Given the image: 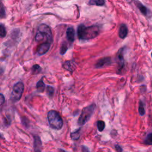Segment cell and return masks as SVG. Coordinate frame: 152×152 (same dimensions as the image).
<instances>
[{"label": "cell", "instance_id": "cell-16", "mask_svg": "<svg viewBox=\"0 0 152 152\" xmlns=\"http://www.w3.org/2000/svg\"><path fill=\"white\" fill-rule=\"evenodd\" d=\"M80 129H78L77 131L72 133L71 134V137L72 138V139L74 140H78L80 137Z\"/></svg>", "mask_w": 152, "mask_h": 152}, {"label": "cell", "instance_id": "cell-21", "mask_svg": "<svg viewBox=\"0 0 152 152\" xmlns=\"http://www.w3.org/2000/svg\"><path fill=\"white\" fill-rule=\"evenodd\" d=\"M46 93L50 97H52L54 93V89L51 87L48 86L46 87Z\"/></svg>", "mask_w": 152, "mask_h": 152}, {"label": "cell", "instance_id": "cell-27", "mask_svg": "<svg viewBox=\"0 0 152 152\" xmlns=\"http://www.w3.org/2000/svg\"><path fill=\"white\" fill-rule=\"evenodd\" d=\"M82 150H83V151H89V149H87V148H86V147H84V146H83Z\"/></svg>", "mask_w": 152, "mask_h": 152}, {"label": "cell", "instance_id": "cell-20", "mask_svg": "<svg viewBox=\"0 0 152 152\" xmlns=\"http://www.w3.org/2000/svg\"><path fill=\"white\" fill-rule=\"evenodd\" d=\"M97 126H98V130L99 131H102L105 127V122L103 121H98L97 123Z\"/></svg>", "mask_w": 152, "mask_h": 152}, {"label": "cell", "instance_id": "cell-6", "mask_svg": "<svg viewBox=\"0 0 152 152\" xmlns=\"http://www.w3.org/2000/svg\"><path fill=\"white\" fill-rule=\"evenodd\" d=\"M51 44L49 42H44L38 46L37 54L39 55H42L49 51Z\"/></svg>", "mask_w": 152, "mask_h": 152}, {"label": "cell", "instance_id": "cell-7", "mask_svg": "<svg viewBox=\"0 0 152 152\" xmlns=\"http://www.w3.org/2000/svg\"><path fill=\"white\" fill-rule=\"evenodd\" d=\"M124 48H121L117 54V62L118 68L121 70L124 66Z\"/></svg>", "mask_w": 152, "mask_h": 152}, {"label": "cell", "instance_id": "cell-3", "mask_svg": "<svg viewBox=\"0 0 152 152\" xmlns=\"http://www.w3.org/2000/svg\"><path fill=\"white\" fill-rule=\"evenodd\" d=\"M48 119L50 127L55 130H60L63 126V121L58 112L51 110L48 113Z\"/></svg>", "mask_w": 152, "mask_h": 152}, {"label": "cell", "instance_id": "cell-28", "mask_svg": "<svg viewBox=\"0 0 152 152\" xmlns=\"http://www.w3.org/2000/svg\"><path fill=\"white\" fill-rule=\"evenodd\" d=\"M151 57H152V52H151Z\"/></svg>", "mask_w": 152, "mask_h": 152}, {"label": "cell", "instance_id": "cell-13", "mask_svg": "<svg viewBox=\"0 0 152 152\" xmlns=\"http://www.w3.org/2000/svg\"><path fill=\"white\" fill-rule=\"evenodd\" d=\"M34 147L35 151H41V148L42 146V143L38 136H35L34 141Z\"/></svg>", "mask_w": 152, "mask_h": 152}, {"label": "cell", "instance_id": "cell-22", "mask_svg": "<svg viewBox=\"0 0 152 152\" xmlns=\"http://www.w3.org/2000/svg\"><path fill=\"white\" fill-rule=\"evenodd\" d=\"M7 31L5 26L3 25H0V37H4L6 36Z\"/></svg>", "mask_w": 152, "mask_h": 152}, {"label": "cell", "instance_id": "cell-26", "mask_svg": "<svg viewBox=\"0 0 152 152\" xmlns=\"http://www.w3.org/2000/svg\"><path fill=\"white\" fill-rule=\"evenodd\" d=\"M115 147H116V150L117 151H119V152H121V151H123V149L122 148L120 147L119 145H116L115 146Z\"/></svg>", "mask_w": 152, "mask_h": 152}, {"label": "cell", "instance_id": "cell-17", "mask_svg": "<svg viewBox=\"0 0 152 152\" xmlns=\"http://www.w3.org/2000/svg\"><path fill=\"white\" fill-rule=\"evenodd\" d=\"M41 70H42L41 67L37 64H35L31 67V71H32V73L33 74H37L39 73L41 71Z\"/></svg>", "mask_w": 152, "mask_h": 152}, {"label": "cell", "instance_id": "cell-2", "mask_svg": "<svg viewBox=\"0 0 152 152\" xmlns=\"http://www.w3.org/2000/svg\"><path fill=\"white\" fill-rule=\"evenodd\" d=\"M35 39L37 42L44 41V42L51 44L52 42V35L50 27L45 24L39 25Z\"/></svg>", "mask_w": 152, "mask_h": 152}, {"label": "cell", "instance_id": "cell-11", "mask_svg": "<svg viewBox=\"0 0 152 152\" xmlns=\"http://www.w3.org/2000/svg\"><path fill=\"white\" fill-rule=\"evenodd\" d=\"M63 67L67 70H68L71 72L74 71V70L76 69V66L74 63L71 61H66L63 65Z\"/></svg>", "mask_w": 152, "mask_h": 152}, {"label": "cell", "instance_id": "cell-4", "mask_svg": "<svg viewBox=\"0 0 152 152\" xmlns=\"http://www.w3.org/2000/svg\"><path fill=\"white\" fill-rule=\"evenodd\" d=\"M95 108V104H92L91 105L85 107L83 109L82 114L78 120V124L79 125H83L89 121L94 112Z\"/></svg>", "mask_w": 152, "mask_h": 152}, {"label": "cell", "instance_id": "cell-12", "mask_svg": "<svg viewBox=\"0 0 152 152\" xmlns=\"http://www.w3.org/2000/svg\"><path fill=\"white\" fill-rule=\"evenodd\" d=\"M135 4L137 5V7H138V9L140 10V11H141V13L144 14L145 15H147L148 13H149V10L148 9L146 8V7H145L144 5H143L141 3L138 2V3H135Z\"/></svg>", "mask_w": 152, "mask_h": 152}, {"label": "cell", "instance_id": "cell-1", "mask_svg": "<svg viewBox=\"0 0 152 152\" xmlns=\"http://www.w3.org/2000/svg\"><path fill=\"white\" fill-rule=\"evenodd\" d=\"M99 31V27L96 25L86 27L84 25H80L78 27L77 35L81 40H89L98 36Z\"/></svg>", "mask_w": 152, "mask_h": 152}, {"label": "cell", "instance_id": "cell-19", "mask_svg": "<svg viewBox=\"0 0 152 152\" xmlns=\"http://www.w3.org/2000/svg\"><path fill=\"white\" fill-rule=\"evenodd\" d=\"M5 17V11L3 4L0 1V18L3 19Z\"/></svg>", "mask_w": 152, "mask_h": 152}, {"label": "cell", "instance_id": "cell-23", "mask_svg": "<svg viewBox=\"0 0 152 152\" xmlns=\"http://www.w3.org/2000/svg\"><path fill=\"white\" fill-rule=\"evenodd\" d=\"M145 143L147 145H152V133L149 134L146 137Z\"/></svg>", "mask_w": 152, "mask_h": 152}, {"label": "cell", "instance_id": "cell-25", "mask_svg": "<svg viewBox=\"0 0 152 152\" xmlns=\"http://www.w3.org/2000/svg\"><path fill=\"white\" fill-rule=\"evenodd\" d=\"M5 102V98L3 94L0 93V105H3Z\"/></svg>", "mask_w": 152, "mask_h": 152}, {"label": "cell", "instance_id": "cell-10", "mask_svg": "<svg viewBox=\"0 0 152 152\" xmlns=\"http://www.w3.org/2000/svg\"><path fill=\"white\" fill-rule=\"evenodd\" d=\"M128 34V29L127 27L124 24H123L120 26L119 30V36L120 38L124 39Z\"/></svg>", "mask_w": 152, "mask_h": 152}, {"label": "cell", "instance_id": "cell-15", "mask_svg": "<svg viewBox=\"0 0 152 152\" xmlns=\"http://www.w3.org/2000/svg\"><path fill=\"white\" fill-rule=\"evenodd\" d=\"M105 0H90L89 4L92 5L102 6L105 4Z\"/></svg>", "mask_w": 152, "mask_h": 152}, {"label": "cell", "instance_id": "cell-8", "mask_svg": "<svg viewBox=\"0 0 152 152\" xmlns=\"http://www.w3.org/2000/svg\"><path fill=\"white\" fill-rule=\"evenodd\" d=\"M111 59L109 57H105L98 60L96 64L95 67L96 68H102L105 66H108L110 64Z\"/></svg>", "mask_w": 152, "mask_h": 152}, {"label": "cell", "instance_id": "cell-24", "mask_svg": "<svg viewBox=\"0 0 152 152\" xmlns=\"http://www.w3.org/2000/svg\"><path fill=\"white\" fill-rule=\"evenodd\" d=\"M67 50H68V46H67V44H65V43H64L62 44V45L61 46V47L60 54L61 55H64V54L66 52V51H67Z\"/></svg>", "mask_w": 152, "mask_h": 152}, {"label": "cell", "instance_id": "cell-9", "mask_svg": "<svg viewBox=\"0 0 152 152\" xmlns=\"http://www.w3.org/2000/svg\"><path fill=\"white\" fill-rule=\"evenodd\" d=\"M67 37L68 40V41L70 42H73L74 41V36H75V31L73 27H69L67 30Z\"/></svg>", "mask_w": 152, "mask_h": 152}, {"label": "cell", "instance_id": "cell-18", "mask_svg": "<svg viewBox=\"0 0 152 152\" xmlns=\"http://www.w3.org/2000/svg\"><path fill=\"white\" fill-rule=\"evenodd\" d=\"M139 112L141 116H143L145 114V106H144V103L142 101L139 102Z\"/></svg>", "mask_w": 152, "mask_h": 152}, {"label": "cell", "instance_id": "cell-5", "mask_svg": "<svg viewBox=\"0 0 152 152\" xmlns=\"http://www.w3.org/2000/svg\"><path fill=\"white\" fill-rule=\"evenodd\" d=\"M24 84L21 82H19L14 86L13 90L11 95V99L14 102L19 101L21 96L24 92Z\"/></svg>", "mask_w": 152, "mask_h": 152}, {"label": "cell", "instance_id": "cell-14", "mask_svg": "<svg viewBox=\"0 0 152 152\" xmlns=\"http://www.w3.org/2000/svg\"><path fill=\"white\" fill-rule=\"evenodd\" d=\"M36 88L39 92H43L44 91L45 88V84L43 82V79H41V80L38 82V83L36 84Z\"/></svg>", "mask_w": 152, "mask_h": 152}]
</instances>
